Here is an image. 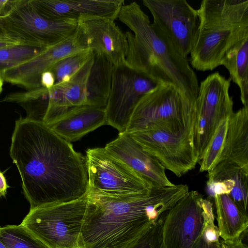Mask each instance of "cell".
<instances>
[{"label": "cell", "instance_id": "obj_1", "mask_svg": "<svg viewBox=\"0 0 248 248\" xmlns=\"http://www.w3.org/2000/svg\"><path fill=\"white\" fill-rule=\"evenodd\" d=\"M9 153L30 210L69 202L87 194L85 157L43 122L22 117L16 120Z\"/></svg>", "mask_w": 248, "mask_h": 248}, {"label": "cell", "instance_id": "obj_2", "mask_svg": "<svg viewBox=\"0 0 248 248\" xmlns=\"http://www.w3.org/2000/svg\"><path fill=\"white\" fill-rule=\"evenodd\" d=\"M186 185L153 186L121 196L88 194L82 228L83 248H126L189 192Z\"/></svg>", "mask_w": 248, "mask_h": 248}, {"label": "cell", "instance_id": "obj_3", "mask_svg": "<svg viewBox=\"0 0 248 248\" xmlns=\"http://www.w3.org/2000/svg\"><path fill=\"white\" fill-rule=\"evenodd\" d=\"M117 18L132 31L125 33L128 44L125 64L158 84H170L195 102L198 78L187 59L183 57L159 28L136 2L124 4Z\"/></svg>", "mask_w": 248, "mask_h": 248}, {"label": "cell", "instance_id": "obj_4", "mask_svg": "<svg viewBox=\"0 0 248 248\" xmlns=\"http://www.w3.org/2000/svg\"><path fill=\"white\" fill-rule=\"evenodd\" d=\"M197 11L199 24L190 63L197 70L212 71L221 65L230 47L248 37V0H203Z\"/></svg>", "mask_w": 248, "mask_h": 248}, {"label": "cell", "instance_id": "obj_5", "mask_svg": "<svg viewBox=\"0 0 248 248\" xmlns=\"http://www.w3.org/2000/svg\"><path fill=\"white\" fill-rule=\"evenodd\" d=\"M195 102L172 85H158L138 101L124 133L156 129L193 134Z\"/></svg>", "mask_w": 248, "mask_h": 248}, {"label": "cell", "instance_id": "obj_6", "mask_svg": "<svg viewBox=\"0 0 248 248\" xmlns=\"http://www.w3.org/2000/svg\"><path fill=\"white\" fill-rule=\"evenodd\" d=\"M88 200L87 193L73 201L30 210L21 224L47 248H81Z\"/></svg>", "mask_w": 248, "mask_h": 248}, {"label": "cell", "instance_id": "obj_7", "mask_svg": "<svg viewBox=\"0 0 248 248\" xmlns=\"http://www.w3.org/2000/svg\"><path fill=\"white\" fill-rule=\"evenodd\" d=\"M78 22L50 20L40 15L30 0H11L10 8L0 16V27L6 37L19 45L45 48L66 39L77 30Z\"/></svg>", "mask_w": 248, "mask_h": 248}, {"label": "cell", "instance_id": "obj_8", "mask_svg": "<svg viewBox=\"0 0 248 248\" xmlns=\"http://www.w3.org/2000/svg\"><path fill=\"white\" fill-rule=\"evenodd\" d=\"M88 194L108 196L138 195L154 186L105 147L86 151Z\"/></svg>", "mask_w": 248, "mask_h": 248}, {"label": "cell", "instance_id": "obj_9", "mask_svg": "<svg viewBox=\"0 0 248 248\" xmlns=\"http://www.w3.org/2000/svg\"><path fill=\"white\" fill-rule=\"evenodd\" d=\"M231 81L230 78H226L216 72L199 85L192 134L198 163L220 122L234 112L232 97L229 93Z\"/></svg>", "mask_w": 248, "mask_h": 248}, {"label": "cell", "instance_id": "obj_10", "mask_svg": "<svg viewBox=\"0 0 248 248\" xmlns=\"http://www.w3.org/2000/svg\"><path fill=\"white\" fill-rule=\"evenodd\" d=\"M129 134L144 151L177 177L194 169L198 163L191 133L152 129Z\"/></svg>", "mask_w": 248, "mask_h": 248}, {"label": "cell", "instance_id": "obj_11", "mask_svg": "<svg viewBox=\"0 0 248 248\" xmlns=\"http://www.w3.org/2000/svg\"><path fill=\"white\" fill-rule=\"evenodd\" d=\"M154 22L168 37L177 52L187 59L196 40L197 10L185 0H143Z\"/></svg>", "mask_w": 248, "mask_h": 248}, {"label": "cell", "instance_id": "obj_12", "mask_svg": "<svg viewBox=\"0 0 248 248\" xmlns=\"http://www.w3.org/2000/svg\"><path fill=\"white\" fill-rule=\"evenodd\" d=\"M158 85L125 63L114 66L105 108L106 124L116 128L119 133H124L138 101Z\"/></svg>", "mask_w": 248, "mask_h": 248}, {"label": "cell", "instance_id": "obj_13", "mask_svg": "<svg viewBox=\"0 0 248 248\" xmlns=\"http://www.w3.org/2000/svg\"><path fill=\"white\" fill-rule=\"evenodd\" d=\"M203 197L197 191H189L167 212L162 225V248L193 247L204 226Z\"/></svg>", "mask_w": 248, "mask_h": 248}, {"label": "cell", "instance_id": "obj_14", "mask_svg": "<svg viewBox=\"0 0 248 248\" xmlns=\"http://www.w3.org/2000/svg\"><path fill=\"white\" fill-rule=\"evenodd\" d=\"M88 49L82 42L78 29L66 39L46 47L31 59L3 72V81L24 87L27 91L42 87L41 75L61 59Z\"/></svg>", "mask_w": 248, "mask_h": 248}, {"label": "cell", "instance_id": "obj_15", "mask_svg": "<svg viewBox=\"0 0 248 248\" xmlns=\"http://www.w3.org/2000/svg\"><path fill=\"white\" fill-rule=\"evenodd\" d=\"M78 29L87 49L102 56L114 66L125 63L127 41L114 20L98 18L79 21Z\"/></svg>", "mask_w": 248, "mask_h": 248}, {"label": "cell", "instance_id": "obj_16", "mask_svg": "<svg viewBox=\"0 0 248 248\" xmlns=\"http://www.w3.org/2000/svg\"><path fill=\"white\" fill-rule=\"evenodd\" d=\"M36 12L50 20L79 21L106 18L115 20L124 0H30Z\"/></svg>", "mask_w": 248, "mask_h": 248}, {"label": "cell", "instance_id": "obj_17", "mask_svg": "<svg viewBox=\"0 0 248 248\" xmlns=\"http://www.w3.org/2000/svg\"><path fill=\"white\" fill-rule=\"evenodd\" d=\"M94 56V55H93ZM93 56L70 78L48 89V105L43 119L46 125L53 123L69 109L90 105V75Z\"/></svg>", "mask_w": 248, "mask_h": 248}, {"label": "cell", "instance_id": "obj_18", "mask_svg": "<svg viewBox=\"0 0 248 248\" xmlns=\"http://www.w3.org/2000/svg\"><path fill=\"white\" fill-rule=\"evenodd\" d=\"M105 148L154 186H169L174 185L167 177L164 167L144 151L129 134L119 133L117 138L108 143Z\"/></svg>", "mask_w": 248, "mask_h": 248}, {"label": "cell", "instance_id": "obj_19", "mask_svg": "<svg viewBox=\"0 0 248 248\" xmlns=\"http://www.w3.org/2000/svg\"><path fill=\"white\" fill-rule=\"evenodd\" d=\"M207 174L209 195L227 194L237 207L247 214L248 172L226 161H221Z\"/></svg>", "mask_w": 248, "mask_h": 248}, {"label": "cell", "instance_id": "obj_20", "mask_svg": "<svg viewBox=\"0 0 248 248\" xmlns=\"http://www.w3.org/2000/svg\"><path fill=\"white\" fill-rule=\"evenodd\" d=\"M105 108L91 105L76 107L47 125L65 140L75 141L106 124Z\"/></svg>", "mask_w": 248, "mask_h": 248}, {"label": "cell", "instance_id": "obj_21", "mask_svg": "<svg viewBox=\"0 0 248 248\" xmlns=\"http://www.w3.org/2000/svg\"><path fill=\"white\" fill-rule=\"evenodd\" d=\"M226 161L248 172V106L230 117L220 161Z\"/></svg>", "mask_w": 248, "mask_h": 248}, {"label": "cell", "instance_id": "obj_22", "mask_svg": "<svg viewBox=\"0 0 248 248\" xmlns=\"http://www.w3.org/2000/svg\"><path fill=\"white\" fill-rule=\"evenodd\" d=\"M213 198L219 237L224 242L239 240L248 230V214L243 212L227 194L215 195Z\"/></svg>", "mask_w": 248, "mask_h": 248}, {"label": "cell", "instance_id": "obj_23", "mask_svg": "<svg viewBox=\"0 0 248 248\" xmlns=\"http://www.w3.org/2000/svg\"><path fill=\"white\" fill-rule=\"evenodd\" d=\"M221 65L227 69L231 81L238 86L243 106H248V37L239 41L227 51Z\"/></svg>", "mask_w": 248, "mask_h": 248}, {"label": "cell", "instance_id": "obj_24", "mask_svg": "<svg viewBox=\"0 0 248 248\" xmlns=\"http://www.w3.org/2000/svg\"><path fill=\"white\" fill-rule=\"evenodd\" d=\"M3 101L19 104L26 110V118L43 122L48 105V90L41 87L23 92L11 93Z\"/></svg>", "mask_w": 248, "mask_h": 248}, {"label": "cell", "instance_id": "obj_25", "mask_svg": "<svg viewBox=\"0 0 248 248\" xmlns=\"http://www.w3.org/2000/svg\"><path fill=\"white\" fill-rule=\"evenodd\" d=\"M0 241L8 248H47L21 224L1 227Z\"/></svg>", "mask_w": 248, "mask_h": 248}, {"label": "cell", "instance_id": "obj_26", "mask_svg": "<svg viewBox=\"0 0 248 248\" xmlns=\"http://www.w3.org/2000/svg\"><path fill=\"white\" fill-rule=\"evenodd\" d=\"M229 118L222 120L217 127L199 161L200 171H208L220 161L227 134Z\"/></svg>", "mask_w": 248, "mask_h": 248}, {"label": "cell", "instance_id": "obj_27", "mask_svg": "<svg viewBox=\"0 0 248 248\" xmlns=\"http://www.w3.org/2000/svg\"><path fill=\"white\" fill-rule=\"evenodd\" d=\"M93 55L92 50L86 49L67 56L56 62L49 70L54 76L55 84L68 80Z\"/></svg>", "mask_w": 248, "mask_h": 248}, {"label": "cell", "instance_id": "obj_28", "mask_svg": "<svg viewBox=\"0 0 248 248\" xmlns=\"http://www.w3.org/2000/svg\"><path fill=\"white\" fill-rule=\"evenodd\" d=\"M45 48L19 44L0 49V77L4 71L31 59Z\"/></svg>", "mask_w": 248, "mask_h": 248}, {"label": "cell", "instance_id": "obj_29", "mask_svg": "<svg viewBox=\"0 0 248 248\" xmlns=\"http://www.w3.org/2000/svg\"><path fill=\"white\" fill-rule=\"evenodd\" d=\"M166 213L126 248H162V225Z\"/></svg>", "mask_w": 248, "mask_h": 248}, {"label": "cell", "instance_id": "obj_30", "mask_svg": "<svg viewBox=\"0 0 248 248\" xmlns=\"http://www.w3.org/2000/svg\"><path fill=\"white\" fill-rule=\"evenodd\" d=\"M192 248H221V241H210L204 236L202 232Z\"/></svg>", "mask_w": 248, "mask_h": 248}, {"label": "cell", "instance_id": "obj_31", "mask_svg": "<svg viewBox=\"0 0 248 248\" xmlns=\"http://www.w3.org/2000/svg\"><path fill=\"white\" fill-rule=\"evenodd\" d=\"M40 82L41 86L47 90L52 88L55 83L53 73L49 70L44 72L41 76Z\"/></svg>", "mask_w": 248, "mask_h": 248}, {"label": "cell", "instance_id": "obj_32", "mask_svg": "<svg viewBox=\"0 0 248 248\" xmlns=\"http://www.w3.org/2000/svg\"><path fill=\"white\" fill-rule=\"evenodd\" d=\"M9 187L3 172L0 170V198L5 196Z\"/></svg>", "mask_w": 248, "mask_h": 248}, {"label": "cell", "instance_id": "obj_33", "mask_svg": "<svg viewBox=\"0 0 248 248\" xmlns=\"http://www.w3.org/2000/svg\"><path fill=\"white\" fill-rule=\"evenodd\" d=\"M223 243L226 248H248L247 245L243 242L241 236L240 238L237 241L232 242H223Z\"/></svg>", "mask_w": 248, "mask_h": 248}, {"label": "cell", "instance_id": "obj_34", "mask_svg": "<svg viewBox=\"0 0 248 248\" xmlns=\"http://www.w3.org/2000/svg\"><path fill=\"white\" fill-rule=\"evenodd\" d=\"M11 0H0V16H5L10 8Z\"/></svg>", "mask_w": 248, "mask_h": 248}, {"label": "cell", "instance_id": "obj_35", "mask_svg": "<svg viewBox=\"0 0 248 248\" xmlns=\"http://www.w3.org/2000/svg\"><path fill=\"white\" fill-rule=\"evenodd\" d=\"M17 45L19 44L7 37L0 38V49Z\"/></svg>", "mask_w": 248, "mask_h": 248}, {"label": "cell", "instance_id": "obj_36", "mask_svg": "<svg viewBox=\"0 0 248 248\" xmlns=\"http://www.w3.org/2000/svg\"><path fill=\"white\" fill-rule=\"evenodd\" d=\"M3 84V80L2 78L0 77V94L2 90V86Z\"/></svg>", "mask_w": 248, "mask_h": 248}, {"label": "cell", "instance_id": "obj_37", "mask_svg": "<svg viewBox=\"0 0 248 248\" xmlns=\"http://www.w3.org/2000/svg\"><path fill=\"white\" fill-rule=\"evenodd\" d=\"M6 37L3 31L0 27V38Z\"/></svg>", "mask_w": 248, "mask_h": 248}, {"label": "cell", "instance_id": "obj_38", "mask_svg": "<svg viewBox=\"0 0 248 248\" xmlns=\"http://www.w3.org/2000/svg\"><path fill=\"white\" fill-rule=\"evenodd\" d=\"M0 248H8L0 241Z\"/></svg>", "mask_w": 248, "mask_h": 248}, {"label": "cell", "instance_id": "obj_39", "mask_svg": "<svg viewBox=\"0 0 248 248\" xmlns=\"http://www.w3.org/2000/svg\"><path fill=\"white\" fill-rule=\"evenodd\" d=\"M221 248H226V247L225 245V244L223 243L222 241H221Z\"/></svg>", "mask_w": 248, "mask_h": 248}, {"label": "cell", "instance_id": "obj_40", "mask_svg": "<svg viewBox=\"0 0 248 248\" xmlns=\"http://www.w3.org/2000/svg\"></svg>", "mask_w": 248, "mask_h": 248}, {"label": "cell", "instance_id": "obj_41", "mask_svg": "<svg viewBox=\"0 0 248 248\" xmlns=\"http://www.w3.org/2000/svg\"><path fill=\"white\" fill-rule=\"evenodd\" d=\"M0 228H1V227H0Z\"/></svg>", "mask_w": 248, "mask_h": 248}]
</instances>
